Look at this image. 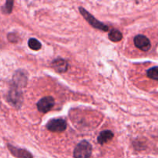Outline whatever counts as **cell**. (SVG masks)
<instances>
[{
    "instance_id": "7c38bea8",
    "label": "cell",
    "mask_w": 158,
    "mask_h": 158,
    "mask_svg": "<svg viewBox=\"0 0 158 158\" xmlns=\"http://www.w3.org/2000/svg\"><path fill=\"white\" fill-rule=\"evenodd\" d=\"M28 46L32 50L38 51L41 49L42 44L39 40H37L36 39L31 38L29 39V41H28Z\"/></svg>"
},
{
    "instance_id": "8992f818",
    "label": "cell",
    "mask_w": 158,
    "mask_h": 158,
    "mask_svg": "<svg viewBox=\"0 0 158 158\" xmlns=\"http://www.w3.org/2000/svg\"><path fill=\"white\" fill-rule=\"evenodd\" d=\"M134 45L136 47L143 52L149 51L151 47V43L149 39L143 35H137L134 38Z\"/></svg>"
},
{
    "instance_id": "30bf717a",
    "label": "cell",
    "mask_w": 158,
    "mask_h": 158,
    "mask_svg": "<svg viewBox=\"0 0 158 158\" xmlns=\"http://www.w3.org/2000/svg\"><path fill=\"white\" fill-rule=\"evenodd\" d=\"M114 133L111 131L109 130H106V131H102L100 134V135L97 137V141L100 144L103 145L105 143H108L109 141H110L113 138H114Z\"/></svg>"
},
{
    "instance_id": "9a60e30c",
    "label": "cell",
    "mask_w": 158,
    "mask_h": 158,
    "mask_svg": "<svg viewBox=\"0 0 158 158\" xmlns=\"http://www.w3.org/2000/svg\"><path fill=\"white\" fill-rule=\"evenodd\" d=\"M8 40L11 43H17L18 42V36L15 33H9L8 35Z\"/></svg>"
},
{
    "instance_id": "6da1fadb",
    "label": "cell",
    "mask_w": 158,
    "mask_h": 158,
    "mask_svg": "<svg viewBox=\"0 0 158 158\" xmlns=\"http://www.w3.org/2000/svg\"><path fill=\"white\" fill-rule=\"evenodd\" d=\"M8 101L11 103L13 106L19 109L21 107L23 101V93H22L20 88L11 85V87L8 93Z\"/></svg>"
},
{
    "instance_id": "5b68a950",
    "label": "cell",
    "mask_w": 158,
    "mask_h": 158,
    "mask_svg": "<svg viewBox=\"0 0 158 158\" xmlns=\"http://www.w3.org/2000/svg\"><path fill=\"white\" fill-rule=\"evenodd\" d=\"M54 104H55V100L52 97H46L42 98L37 103V108L39 111L46 114L53 107Z\"/></svg>"
},
{
    "instance_id": "ba28073f",
    "label": "cell",
    "mask_w": 158,
    "mask_h": 158,
    "mask_svg": "<svg viewBox=\"0 0 158 158\" xmlns=\"http://www.w3.org/2000/svg\"><path fill=\"white\" fill-rule=\"evenodd\" d=\"M8 148L12 155L17 158H33L32 154L25 149L15 148L11 144H8Z\"/></svg>"
},
{
    "instance_id": "9c48e42d",
    "label": "cell",
    "mask_w": 158,
    "mask_h": 158,
    "mask_svg": "<svg viewBox=\"0 0 158 158\" xmlns=\"http://www.w3.org/2000/svg\"><path fill=\"white\" fill-rule=\"evenodd\" d=\"M52 66L56 71L60 73H66L68 70L69 64L67 61L62 58H57L52 62Z\"/></svg>"
},
{
    "instance_id": "5bb4252c",
    "label": "cell",
    "mask_w": 158,
    "mask_h": 158,
    "mask_svg": "<svg viewBox=\"0 0 158 158\" xmlns=\"http://www.w3.org/2000/svg\"><path fill=\"white\" fill-rule=\"evenodd\" d=\"M147 75L149 78L152 79L154 80H158V69L157 66H154V67L151 68L148 70L147 72Z\"/></svg>"
},
{
    "instance_id": "7a4b0ae2",
    "label": "cell",
    "mask_w": 158,
    "mask_h": 158,
    "mask_svg": "<svg viewBox=\"0 0 158 158\" xmlns=\"http://www.w3.org/2000/svg\"><path fill=\"white\" fill-rule=\"evenodd\" d=\"M79 9H80V13L83 15V18L86 20V22H87L91 26H93V27L96 28V29H100V30L101 31H104V32H106V31L109 30V27H108L106 25L103 24V23H101L100 21L97 20L94 15H91V14L89 13V12H87L84 8L80 7Z\"/></svg>"
},
{
    "instance_id": "277c9868",
    "label": "cell",
    "mask_w": 158,
    "mask_h": 158,
    "mask_svg": "<svg viewBox=\"0 0 158 158\" xmlns=\"http://www.w3.org/2000/svg\"><path fill=\"white\" fill-rule=\"evenodd\" d=\"M66 122L64 119L63 118H56L50 120L46 124V128L49 130L51 132H63L66 131Z\"/></svg>"
},
{
    "instance_id": "4fadbf2b",
    "label": "cell",
    "mask_w": 158,
    "mask_h": 158,
    "mask_svg": "<svg viewBox=\"0 0 158 158\" xmlns=\"http://www.w3.org/2000/svg\"><path fill=\"white\" fill-rule=\"evenodd\" d=\"M13 1H7L2 7V12L4 14H10L13 9Z\"/></svg>"
},
{
    "instance_id": "8fae6325",
    "label": "cell",
    "mask_w": 158,
    "mask_h": 158,
    "mask_svg": "<svg viewBox=\"0 0 158 158\" xmlns=\"http://www.w3.org/2000/svg\"><path fill=\"white\" fill-rule=\"evenodd\" d=\"M108 37H109L110 40H111L112 42L117 43V42H120L123 39V34L118 29H113L110 31Z\"/></svg>"
},
{
    "instance_id": "52a82bcc",
    "label": "cell",
    "mask_w": 158,
    "mask_h": 158,
    "mask_svg": "<svg viewBox=\"0 0 158 158\" xmlns=\"http://www.w3.org/2000/svg\"><path fill=\"white\" fill-rule=\"evenodd\" d=\"M26 83H27V77H26V73H24L23 71L18 70L13 76L11 85H13V86L21 89L22 87L26 86Z\"/></svg>"
},
{
    "instance_id": "3957f363",
    "label": "cell",
    "mask_w": 158,
    "mask_h": 158,
    "mask_svg": "<svg viewBox=\"0 0 158 158\" xmlns=\"http://www.w3.org/2000/svg\"><path fill=\"white\" fill-rule=\"evenodd\" d=\"M92 154V146L86 140H83L77 145L74 149L75 158H89Z\"/></svg>"
},
{
    "instance_id": "2e32d148",
    "label": "cell",
    "mask_w": 158,
    "mask_h": 158,
    "mask_svg": "<svg viewBox=\"0 0 158 158\" xmlns=\"http://www.w3.org/2000/svg\"><path fill=\"white\" fill-rule=\"evenodd\" d=\"M0 105H1V103H0Z\"/></svg>"
}]
</instances>
